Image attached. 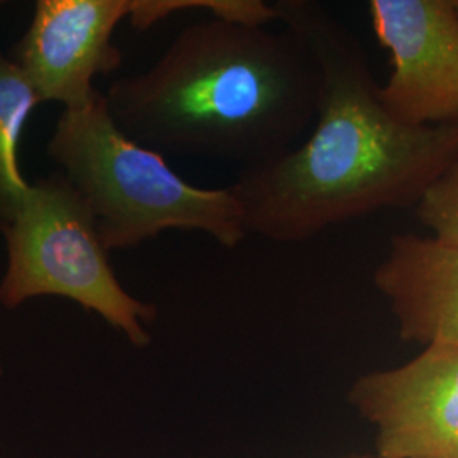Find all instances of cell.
<instances>
[{
  "label": "cell",
  "instance_id": "10",
  "mask_svg": "<svg viewBox=\"0 0 458 458\" xmlns=\"http://www.w3.org/2000/svg\"><path fill=\"white\" fill-rule=\"evenodd\" d=\"M414 208L433 238L458 248V160L428 187Z\"/></svg>",
  "mask_w": 458,
  "mask_h": 458
},
{
  "label": "cell",
  "instance_id": "3",
  "mask_svg": "<svg viewBox=\"0 0 458 458\" xmlns=\"http://www.w3.org/2000/svg\"><path fill=\"white\" fill-rule=\"evenodd\" d=\"M48 157L82 197L109 251L130 250L160 233L199 231L228 250L248 238L243 209L228 187L204 189L136 143L115 124L104 92L55 124Z\"/></svg>",
  "mask_w": 458,
  "mask_h": 458
},
{
  "label": "cell",
  "instance_id": "5",
  "mask_svg": "<svg viewBox=\"0 0 458 458\" xmlns=\"http://www.w3.org/2000/svg\"><path fill=\"white\" fill-rule=\"evenodd\" d=\"M377 41L391 55L380 100L406 126L458 123V11L454 0H370Z\"/></svg>",
  "mask_w": 458,
  "mask_h": 458
},
{
  "label": "cell",
  "instance_id": "13",
  "mask_svg": "<svg viewBox=\"0 0 458 458\" xmlns=\"http://www.w3.org/2000/svg\"><path fill=\"white\" fill-rule=\"evenodd\" d=\"M355 458H380V457H378V455H377V457H355Z\"/></svg>",
  "mask_w": 458,
  "mask_h": 458
},
{
  "label": "cell",
  "instance_id": "9",
  "mask_svg": "<svg viewBox=\"0 0 458 458\" xmlns=\"http://www.w3.org/2000/svg\"><path fill=\"white\" fill-rule=\"evenodd\" d=\"M43 104L9 55L0 51V231L13 225L31 183L19 166V143L34 109Z\"/></svg>",
  "mask_w": 458,
  "mask_h": 458
},
{
  "label": "cell",
  "instance_id": "8",
  "mask_svg": "<svg viewBox=\"0 0 458 458\" xmlns=\"http://www.w3.org/2000/svg\"><path fill=\"white\" fill-rule=\"evenodd\" d=\"M399 335L426 346H458V248L437 238L397 233L374 270Z\"/></svg>",
  "mask_w": 458,
  "mask_h": 458
},
{
  "label": "cell",
  "instance_id": "12",
  "mask_svg": "<svg viewBox=\"0 0 458 458\" xmlns=\"http://www.w3.org/2000/svg\"><path fill=\"white\" fill-rule=\"evenodd\" d=\"M454 4H455V7H457V11H458V0H454Z\"/></svg>",
  "mask_w": 458,
  "mask_h": 458
},
{
  "label": "cell",
  "instance_id": "1",
  "mask_svg": "<svg viewBox=\"0 0 458 458\" xmlns=\"http://www.w3.org/2000/svg\"><path fill=\"white\" fill-rule=\"evenodd\" d=\"M278 22L311 51L321 77L310 138L229 185L248 236L302 243L384 209L416 206L458 160V123L406 126L386 113L357 33L312 0H278Z\"/></svg>",
  "mask_w": 458,
  "mask_h": 458
},
{
  "label": "cell",
  "instance_id": "7",
  "mask_svg": "<svg viewBox=\"0 0 458 458\" xmlns=\"http://www.w3.org/2000/svg\"><path fill=\"white\" fill-rule=\"evenodd\" d=\"M350 401L377 426L378 457L458 458V346L361 376Z\"/></svg>",
  "mask_w": 458,
  "mask_h": 458
},
{
  "label": "cell",
  "instance_id": "4",
  "mask_svg": "<svg viewBox=\"0 0 458 458\" xmlns=\"http://www.w3.org/2000/svg\"><path fill=\"white\" fill-rule=\"evenodd\" d=\"M2 234L7 246L2 308L16 310L33 297L60 295L98 312L134 346L149 344L145 325L157 316L155 304L121 285L94 216L64 174L31 183L16 219Z\"/></svg>",
  "mask_w": 458,
  "mask_h": 458
},
{
  "label": "cell",
  "instance_id": "2",
  "mask_svg": "<svg viewBox=\"0 0 458 458\" xmlns=\"http://www.w3.org/2000/svg\"><path fill=\"white\" fill-rule=\"evenodd\" d=\"M321 77L289 30L211 17L183 28L145 72L104 92L136 143L242 168L294 149L318 115Z\"/></svg>",
  "mask_w": 458,
  "mask_h": 458
},
{
  "label": "cell",
  "instance_id": "6",
  "mask_svg": "<svg viewBox=\"0 0 458 458\" xmlns=\"http://www.w3.org/2000/svg\"><path fill=\"white\" fill-rule=\"evenodd\" d=\"M132 7L134 0H38L9 58L43 104L83 109L100 92L94 81L123 65L113 34Z\"/></svg>",
  "mask_w": 458,
  "mask_h": 458
},
{
  "label": "cell",
  "instance_id": "11",
  "mask_svg": "<svg viewBox=\"0 0 458 458\" xmlns=\"http://www.w3.org/2000/svg\"><path fill=\"white\" fill-rule=\"evenodd\" d=\"M4 5H5V2H2V0H0V9H2Z\"/></svg>",
  "mask_w": 458,
  "mask_h": 458
}]
</instances>
